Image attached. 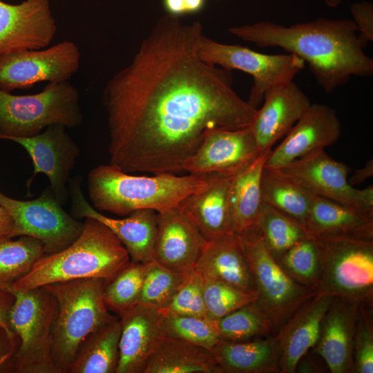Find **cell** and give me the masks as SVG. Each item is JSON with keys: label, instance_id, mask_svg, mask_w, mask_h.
Wrapping results in <instances>:
<instances>
[{"label": "cell", "instance_id": "21", "mask_svg": "<svg viewBox=\"0 0 373 373\" xmlns=\"http://www.w3.org/2000/svg\"><path fill=\"white\" fill-rule=\"evenodd\" d=\"M251 126L260 151L272 149L310 106L307 95L293 80L271 88Z\"/></svg>", "mask_w": 373, "mask_h": 373}, {"label": "cell", "instance_id": "11", "mask_svg": "<svg viewBox=\"0 0 373 373\" xmlns=\"http://www.w3.org/2000/svg\"><path fill=\"white\" fill-rule=\"evenodd\" d=\"M0 205L13 220L9 236H28L39 240L46 254L60 251L81 235L84 223L69 215L49 186L36 199L19 200L0 190Z\"/></svg>", "mask_w": 373, "mask_h": 373}, {"label": "cell", "instance_id": "25", "mask_svg": "<svg viewBox=\"0 0 373 373\" xmlns=\"http://www.w3.org/2000/svg\"><path fill=\"white\" fill-rule=\"evenodd\" d=\"M231 178L211 175L205 188L189 195L180 205L207 241L233 233L229 204Z\"/></svg>", "mask_w": 373, "mask_h": 373}, {"label": "cell", "instance_id": "44", "mask_svg": "<svg viewBox=\"0 0 373 373\" xmlns=\"http://www.w3.org/2000/svg\"><path fill=\"white\" fill-rule=\"evenodd\" d=\"M373 175V160H370L366 162L365 165L358 170H356L354 174L348 178L349 184L354 186L364 182L367 178Z\"/></svg>", "mask_w": 373, "mask_h": 373}, {"label": "cell", "instance_id": "42", "mask_svg": "<svg viewBox=\"0 0 373 373\" xmlns=\"http://www.w3.org/2000/svg\"><path fill=\"white\" fill-rule=\"evenodd\" d=\"M350 11L356 24L359 38L367 43L373 41V4L367 1L355 2Z\"/></svg>", "mask_w": 373, "mask_h": 373}, {"label": "cell", "instance_id": "1", "mask_svg": "<svg viewBox=\"0 0 373 373\" xmlns=\"http://www.w3.org/2000/svg\"><path fill=\"white\" fill-rule=\"evenodd\" d=\"M202 35L198 21L163 16L108 81L102 104L111 164L128 173L177 174L211 131L251 125L258 108L233 89L231 71L201 59Z\"/></svg>", "mask_w": 373, "mask_h": 373}, {"label": "cell", "instance_id": "33", "mask_svg": "<svg viewBox=\"0 0 373 373\" xmlns=\"http://www.w3.org/2000/svg\"><path fill=\"white\" fill-rule=\"evenodd\" d=\"M256 229L276 260L296 243L311 236L304 225L263 203Z\"/></svg>", "mask_w": 373, "mask_h": 373}, {"label": "cell", "instance_id": "48", "mask_svg": "<svg viewBox=\"0 0 373 373\" xmlns=\"http://www.w3.org/2000/svg\"><path fill=\"white\" fill-rule=\"evenodd\" d=\"M185 12L191 13L200 10L204 3V0H184Z\"/></svg>", "mask_w": 373, "mask_h": 373}, {"label": "cell", "instance_id": "47", "mask_svg": "<svg viewBox=\"0 0 373 373\" xmlns=\"http://www.w3.org/2000/svg\"><path fill=\"white\" fill-rule=\"evenodd\" d=\"M15 346V341L0 344V366L13 354Z\"/></svg>", "mask_w": 373, "mask_h": 373}, {"label": "cell", "instance_id": "34", "mask_svg": "<svg viewBox=\"0 0 373 373\" xmlns=\"http://www.w3.org/2000/svg\"><path fill=\"white\" fill-rule=\"evenodd\" d=\"M213 321L219 338L224 341H247L274 332L271 321L255 303Z\"/></svg>", "mask_w": 373, "mask_h": 373}, {"label": "cell", "instance_id": "12", "mask_svg": "<svg viewBox=\"0 0 373 373\" xmlns=\"http://www.w3.org/2000/svg\"><path fill=\"white\" fill-rule=\"evenodd\" d=\"M269 169L316 196L373 214L372 185L363 189L350 185L348 175L351 169L330 157L325 149L311 153L282 166Z\"/></svg>", "mask_w": 373, "mask_h": 373}, {"label": "cell", "instance_id": "24", "mask_svg": "<svg viewBox=\"0 0 373 373\" xmlns=\"http://www.w3.org/2000/svg\"><path fill=\"white\" fill-rule=\"evenodd\" d=\"M306 227L319 240H373V214L314 195Z\"/></svg>", "mask_w": 373, "mask_h": 373}, {"label": "cell", "instance_id": "18", "mask_svg": "<svg viewBox=\"0 0 373 373\" xmlns=\"http://www.w3.org/2000/svg\"><path fill=\"white\" fill-rule=\"evenodd\" d=\"M207 240L179 207L157 213L153 260L176 273L194 270Z\"/></svg>", "mask_w": 373, "mask_h": 373}, {"label": "cell", "instance_id": "13", "mask_svg": "<svg viewBox=\"0 0 373 373\" xmlns=\"http://www.w3.org/2000/svg\"><path fill=\"white\" fill-rule=\"evenodd\" d=\"M81 52L75 43L62 41L41 49L0 56V88L11 92L41 82H68L78 71Z\"/></svg>", "mask_w": 373, "mask_h": 373}, {"label": "cell", "instance_id": "9", "mask_svg": "<svg viewBox=\"0 0 373 373\" xmlns=\"http://www.w3.org/2000/svg\"><path fill=\"white\" fill-rule=\"evenodd\" d=\"M319 241L322 269L316 293L372 307L373 240Z\"/></svg>", "mask_w": 373, "mask_h": 373}, {"label": "cell", "instance_id": "22", "mask_svg": "<svg viewBox=\"0 0 373 373\" xmlns=\"http://www.w3.org/2000/svg\"><path fill=\"white\" fill-rule=\"evenodd\" d=\"M334 298L316 293L278 329L274 338L280 350V372H295L300 359L315 347L323 318Z\"/></svg>", "mask_w": 373, "mask_h": 373}, {"label": "cell", "instance_id": "8", "mask_svg": "<svg viewBox=\"0 0 373 373\" xmlns=\"http://www.w3.org/2000/svg\"><path fill=\"white\" fill-rule=\"evenodd\" d=\"M256 294L255 303L271 321L274 332L316 293L291 278L265 245L256 229L238 235Z\"/></svg>", "mask_w": 373, "mask_h": 373}, {"label": "cell", "instance_id": "20", "mask_svg": "<svg viewBox=\"0 0 373 373\" xmlns=\"http://www.w3.org/2000/svg\"><path fill=\"white\" fill-rule=\"evenodd\" d=\"M117 315L122 329L115 373H143L149 358L164 336V313L158 307L137 303Z\"/></svg>", "mask_w": 373, "mask_h": 373}, {"label": "cell", "instance_id": "29", "mask_svg": "<svg viewBox=\"0 0 373 373\" xmlns=\"http://www.w3.org/2000/svg\"><path fill=\"white\" fill-rule=\"evenodd\" d=\"M121 329L118 316L91 332L79 345L65 373H115Z\"/></svg>", "mask_w": 373, "mask_h": 373}, {"label": "cell", "instance_id": "40", "mask_svg": "<svg viewBox=\"0 0 373 373\" xmlns=\"http://www.w3.org/2000/svg\"><path fill=\"white\" fill-rule=\"evenodd\" d=\"M162 310L178 314L207 317L202 278L194 270L190 272L167 306Z\"/></svg>", "mask_w": 373, "mask_h": 373}, {"label": "cell", "instance_id": "2", "mask_svg": "<svg viewBox=\"0 0 373 373\" xmlns=\"http://www.w3.org/2000/svg\"><path fill=\"white\" fill-rule=\"evenodd\" d=\"M229 32L260 47H278L294 54L326 93L347 84L352 76L370 77L373 60L364 51L352 19L318 18L288 26L269 21L231 27Z\"/></svg>", "mask_w": 373, "mask_h": 373}, {"label": "cell", "instance_id": "31", "mask_svg": "<svg viewBox=\"0 0 373 373\" xmlns=\"http://www.w3.org/2000/svg\"><path fill=\"white\" fill-rule=\"evenodd\" d=\"M261 195L263 204L306 227L314 197L312 193L265 166L261 178Z\"/></svg>", "mask_w": 373, "mask_h": 373}, {"label": "cell", "instance_id": "23", "mask_svg": "<svg viewBox=\"0 0 373 373\" xmlns=\"http://www.w3.org/2000/svg\"><path fill=\"white\" fill-rule=\"evenodd\" d=\"M358 305L334 297L325 314L314 351L332 373L354 372V341Z\"/></svg>", "mask_w": 373, "mask_h": 373}, {"label": "cell", "instance_id": "35", "mask_svg": "<svg viewBox=\"0 0 373 373\" xmlns=\"http://www.w3.org/2000/svg\"><path fill=\"white\" fill-rule=\"evenodd\" d=\"M294 280L307 287H316L322 269L321 242L309 236L296 243L276 259Z\"/></svg>", "mask_w": 373, "mask_h": 373}, {"label": "cell", "instance_id": "6", "mask_svg": "<svg viewBox=\"0 0 373 373\" xmlns=\"http://www.w3.org/2000/svg\"><path fill=\"white\" fill-rule=\"evenodd\" d=\"M80 96L69 81L48 82L32 95H13L0 88V140L30 137L50 125L73 128L83 122Z\"/></svg>", "mask_w": 373, "mask_h": 373}, {"label": "cell", "instance_id": "38", "mask_svg": "<svg viewBox=\"0 0 373 373\" xmlns=\"http://www.w3.org/2000/svg\"><path fill=\"white\" fill-rule=\"evenodd\" d=\"M202 289L207 317L211 320L256 301V292H245L220 280L202 278Z\"/></svg>", "mask_w": 373, "mask_h": 373}, {"label": "cell", "instance_id": "17", "mask_svg": "<svg viewBox=\"0 0 373 373\" xmlns=\"http://www.w3.org/2000/svg\"><path fill=\"white\" fill-rule=\"evenodd\" d=\"M57 29L48 0H26L19 4L0 0V56L46 48Z\"/></svg>", "mask_w": 373, "mask_h": 373}, {"label": "cell", "instance_id": "39", "mask_svg": "<svg viewBox=\"0 0 373 373\" xmlns=\"http://www.w3.org/2000/svg\"><path fill=\"white\" fill-rule=\"evenodd\" d=\"M188 274L173 272L153 260L144 280L137 303L161 309L165 308Z\"/></svg>", "mask_w": 373, "mask_h": 373}, {"label": "cell", "instance_id": "45", "mask_svg": "<svg viewBox=\"0 0 373 373\" xmlns=\"http://www.w3.org/2000/svg\"><path fill=\"white\" fill-rule=\"evenodd\" d=\"M13 229V220L5 209L0 205V236H9Z\"/></svg>", "mask_w": 373, "mask_h": 373}, {"label": "cell", "instance_id": "27", "mask_svg": "<svg viewBox=\"0 0 373 373\" xmlns=\"http://www.w3.org/2000/svg\"><path fill=\"white\" fill-rule=\"evenodd\" d=\"M271 151L262 152L251 164L231 178L229 204L235 234L240 235L258 226L262 207L261 178Z\"/></svg>", "mask_w": 373, "mask_h": 373}, {"label": "cell", "instance_id": "5", "mask_svg": "<svg viewBox=\"0 0 373 373\" xmlns=\"http://www.w3.org/2000/svg\"><path fill=\"white\" fill-rule=\"evenodd\" d=\"M106 281L83 278L44 287L56 298L51 357L56 373H65L79 345L91 332L115 320L104 301Z\"/></svg>", "mask_w": 373, "mask_h": 373}, {"label": "cell", "instance_id": "49", "mask_svg": "<svg viewBox=\"0 0 373 373\" xmlns=\"http://www.w3.org/2000/svg\"><path fill=\"white\" fill-rule=\"evenodd\" d=\"M343 0H325V3L331 7V8H335L338 6H339Z\"/></svg>", "mask_w": 373, "mask_h": 373}, {"label": "cell", "instance_id": "4", "mask_svg": "<svg viewBox=\"0 0 373 373\" xmlns=\"http://www.w3.org/2000/svg\"><path fill=\"white\" fill-rule=\"evenodd\" d=\"M84 223L77 240L60 251L43 255L10 292L83 278L108 282L130 263L126 249L108 227L90 218Z\"/></svg>", "mask_w": 373, "mask_h": 373}, {"label": "cell", "instance_id": "10", "mask_svg": "<svg viewBox=\"0 0 373 373\" xmlns=\"http://www.w3.org/2000/svg\"><path fill=\"white\" fill-rule=\"evenodd\" d=\"M198 52L211 64L250 75L254 83L247 102L256 108L266 91L293 80L305 66V61L294 54H264L240 45L219 43L204 35L200 39Z\"/></svg>", "mask_w": 373, "mask_h": 373}, {"label": "cell", "instance_id": "46", "mask_svg": "<svg viewBox=\"0 0 373 373\" xmlns=\"http://www.w3.org/2000/svg\"><path fill=\"white\" fill-rule=\"evenodd\" d=\"M164 6L169 14L178 16L186 14L184 0H163Z\"/></svg>", "mask_w": 373, "mask_h": 373}, {"label": "cell", "instance_id": "19", "mask_svg": "<svg viewBox=\"0 0 373 373\" xmlns=\"http://www.w3.org/2000/svg\"><path fill=\"white\" fill-rule=\"evenodd\" d=\"M341 124L336 111L325 104H312L276 148L271 149L265 167L276 168L325 149L340 137Z\"/></svg>", "mask_w": 373, "mask_h": 373}, {"label": "cell", "instance_id": "7", "mask_svg": "<svg viewBox=\"0 0 373 373\" xmlns=\"http://www.w3.org/2000/svg\"><path fill=\"white\" fill-rule=\"evenodd\" d=\"M11 293L15 301L9 324L19 340L15 370L20 373H56L51 357L57 311L55 297L44 287Z\"/></svg>", "mask_w": 373, "mask_h": 373}, {"label": "cell", "instance_id": "14", "mask_svg": "<svg viewBox=\"0 0 373 373\" xmlns=\"http://www.w3.org/2000/svg\"><path fill=\"white\" fill-rule=\"evenodd\" d=\"M60 124L50 125L45 131L30 137H10L7 140L21 145L33 163V173L26 182L28 195H31V184L39 173H44L50 181L52 192L63 205L66 203L68 182L80 149Z\"/></svg>", "mask_w": 373, "mask_h": 373}, {"label": "cell", "instance_id": "28", "mask_svg": "<svg viewBox=\"0 0 373 373\" xmlns=\"http://www.w3.org/2000/svg\"><path fill=\"white\" fill-rule=\"evenodd\" d=\"M221 373L280 372L274 337L252 341L220 340L211 350Z\"/></svg>", "mask_w": 373, "mask_h": 373}, {"label": "cell", "instance_id": "16", "mask_svg": "<svg viewBox=\"0 0 373 373\" xmlns=\"http://www.w3.org/2000/svg\"><path fill=\"white\" fill-rule=\"evenodd\" d=\"M81 184L80 175L70 179L68 182V194L72 204L71 215L77 219L94 218L104 224L125 247L131 261H153L157 235V212L152 209H139L122 219L106 216L96 210L86 200Z\"/></svg>", "mask_w": 373, "mask_h": 373}, {"label": "cell", "instance_id": "32", "mask_svg": "<svg viewBox=\"0 0 373 373\" xmlns=\"http://www.w3.org/2000/svg\"><path fill=\"white\" fill-rule=\"evenodd\" d=\"M45 254L44 244L35 238L0 236V290L10 292Z\"/></svg>", "mask_w": 373, "mask_h": 373}, {"label": "cell", "instance_id": "26", "mask_svg": "<svg viewBox=\"0 0 373 373\" xmlns=\"http://www.w3.org/2000/svg\"><path fill=\"white\" fill-rule=\"evenodd\" d=\"M194 271L202 278L220 280L245 292H255L238 235L208 241Z\"/></svg>", "mask_w": 373, "mask_h": 373}, {"label": "cell", "instance_id": "41", "mask_svg": "<svg viewBox=\"0 0 373 373\" xmlns=\"http://www.w3.org/2000/svg\"><path fill=\"white\" fill-rule=\"evenodd\" d=\"M370 307L358 305L354 341V372H373V327Z\"/></svg>", "mask_w": 373, "mask_h": 373}, {"label": "cell", "instance_id": "30", "mask_svg": "<svg viewBox=\"0 0 373 373\" xmlns=\"http://www.w3.org/2000/svg\"><path fill=\"white\" fill-rule=\"evenodd\" d=\"M143 373H221L210 350L163 337Z\"/></svg>", "mask_w": 373, "mask_h": 373}, {"label": "cell", "instance_id": "37", "mask_svg": "<svg viewBox=\"0 0 373 373\" xmlns=\"http://www.w3.org/2000/svg\"><path fill=\"white\" fill-rule=\"evenodd\" d=\"M164 337L180 340L211 350L220 339L213 321L208 318L163 311Z\"/></svg>", "mask_w": 373, "mask_h": 373}, {"label": "cell", "instance_id": "43", "mask_svg": "<svg viewBox=\"0 0 373 373\" xmlns=\"http://www.w3.org/2000/svg\"><path fill=\"white\" fill-rule=\"evenodd\" d=\"M14 301L12 293L0 290V327L10 332H13L9 324V316Z\"/></svg>", "mask_w": 373, "mask_h": 373}, {"label": "cell", "instance_id": "36", "mask_svg": "<svg viewBox=\"0 0 373 373\" xmlns=\"http://www.w3.org/2000/svg\"><path fill=\"white\" fill-rule=\"evenodd\" d=\"M151 262L131 261L113 279L106 283L104 296L108 309L118 314L137 303Z\"/></svg>", "mask_w": 373, "mask_h": 373}, {"label": "cell", "instance_id": "15", "mask_svg": "<svg viewBox=\"0 0 373 373\" xmlns=\"http://www.w3.org/2000/svg\"><path fill=\"white\" fill-rule=\"evenodd\" d=\"M261 153L251 126L216 130L206 135L197 151L183 164L193 175L233 177Z\"/></svg>", "mask_w": 373, "mask_h": 373}, {"label": "cell", "instance_id": "3", "mask_svg": "<svg viewBox=\"0 0 373 373\" xmlns=\"http://www.w3.org/2000/svg\"><path fill=\"white\" fill-rule=\"evenodd\" d=\"M211 175L152 176L133 175L113 164L99 165L88 175V191L93 207L98 211L119 216L139 209L162 212L180 204L205 188Z\"/></svg>", "mask_w": 373, "mask_h": 373}]
</instances>
